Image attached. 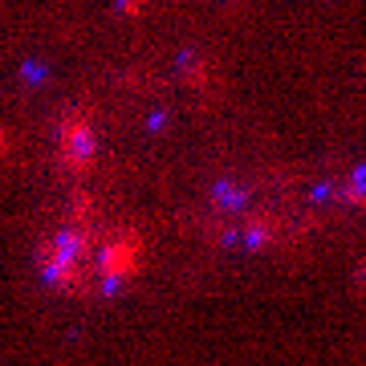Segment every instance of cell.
Listing matches in <instances>:
<instances>
[{"label":"cell","instance_id":"obj_2","mask_svg":"<svg viewBox=\"0 0 366 366\" xmlns=\"http://www.w3.org/2000/svg\"><path fill=\"white\" fill-rule=\"evenodd\" d=\"M102 261H106V273H127L131 269L127 261H135V240H114Z\"/></svg>","mask_w":366,"mask_h":366},{"label":"cell","instance_id":"obj_1","mask_svg":"<svg viewBox=\"0 0 366 366\" xmlns=\"http://www.w3.org/2000/svg\"><path fill=\"white\" fill-rule=\"evenodd\" d=\"M57 155H61V163L69 171H86V163H90V155H94V131H90V122H86V114H69L61 122Z\"/></svg>","mask_w":366,"mask_h":366}]
</instances>
